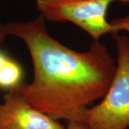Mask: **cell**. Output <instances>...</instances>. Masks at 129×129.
I'll return each mask as SVG.
<instances>
[{
  "instance_id": "cell-1",
  "label": "cell",
  "mask_w": 129,
  "mask_h": 129,
  "mask_svg": "<svg viewBox=\"0 0 129 129\" xmlns=\"http://www.w3.org/2000/svg\"><path fill=\"white\" fill-rule=\"evenodd\" d=\"M41 15L7 22V35L27 47L34 68L30 83L14 88L29 104L54 119L83 121L88 106L103 99L113 79L116 63L106 45L94 41L85 52L66 47L50 35Z\"/></svg>"
},
{
  "instance_id": "cell-2",
  "label": "cell",
  "mask_w": 129,
  "mask_h": 129,
  "mask_svg": "<svg viewBox=\"0 0 129 129\" xmlns=\"http://www.w3.org/2000/svg\"><path fill=\"white\" fill-rule=\"evenodd\" d=\"M113 35L118 57L116 70L101 103L86 111L83 121L90 129L129 128V37Z\"/></svg>"
},
{
  "instance_id": "cell-3",
  "label": "cell",
  "mask_w": 129,
  "mask_h": 129,
  "mask_svg": "<svg viewBox=\"0 0 129 129\" xmlns=\"http://www.w3.org/2000/svg\"><path fill=\"white\" fill-rule=\"evenodd\" d=\"M115 2L129 4V0H37L36 9L45 20L71 22L99 41L106 34H113L107 12Z\"/></svg>"
},
{
  "instance_id": "cell-4",
  "label": "cell",
  "mask_w": 129,
  "mask_h": 129,
  "mask_svg": "<svg viewBox=\"0 0 129 129\" xmlns=\"http://www.w3.org/2000/svg\"><path fill=\"white\" fill-rule=\"evenodd\" d=\"M0 129H65L56 119L36 109L15 88L0 104Z\"/></svg>"
},
{
  "instance_id": "cell-5",
  "label": "cell",
  "mask_w": 129,
  "mask_h": 129,
  "mask_svg": "<svg viewBox=\"0 0 129 129\" xmlns=\"http://www.w3.org/2000/svg\"><path fill=\"white\" fill-rule=\"evenodd\" d=\"M22 76V68L17 62L7 59L0 70V87L14 88L21 83Z\"/></svg>"
},
{
  "instance_id": "cell-6",
  "label": "cell",
  "mask_w": 129,
  "mask_h": 129,
  "mask_svg": "<svg viewBox=\"0 0 129 129\" xmlns=\"http://www.w3.org/2000/svg\"><path fill=\"white\" fill-rule=\"evenodd\" d=\"M113 27V34H118L120 31L129 33V14L119 18L115 19L110 22Z\"/></svg>"
},
{
  "instance_id": "cell-7",
  "label": "cell",
  "mask_w": 129,
  "mask_h": 129,
  "mask_svg": "<svg viewBox=\"0 0 129 129\" xmlns=\"http://www.w3.org/2000/svg\"><path fill=\"white\" fill-rule=\"evenodd\" d=\"M65 129H90L84 121H70Z\"/></svg>"
},
{
  "instance_id": "cell-8",
  "label": "cell",
  "mask_w": 129,
  "mask_h": 129,
  "mask_svg": "<svg viewBox=\"0 0 129 129\" xmlns=\"http://www.w3.org/2000/svg\"><path fill=\"white\" fill-rule=\"evenodd\" d=\"M7 36V35L6 34L4 29V25L0 24V44L5 40L6 37Z\"/></svg>"
},
{
  "instance_id": "cell-9",
  "label": "cell",
  "mask_w": 129,
  "mask_h": 129,
  "mask_svg": "<svg viewBox=\"0 0 129 129\" xmlns=\"http://www.w3.org/2000/svg\"><path fill=\"white\" fill-rule=\"evenodd\" d=\"M7 59L8 58L2 52H0V70L2 68V67L4 66V64H5V62L7 60Z\"/></svg>"
},
{
  "instance_id": "cell-10",
  "label": "cell",
  "mask_w": 129,
  "mask_h": 129,
  "mask_svg": "<svg viewBox=\"0 0 129 129\" xmlns=\"http://www.w3.org/2000/svg\"><path fill=\"white\" fill-rule=\"evenodd\" d=\"M128 129H129V128H128Z\"/></svg>"
}]
</instances>
